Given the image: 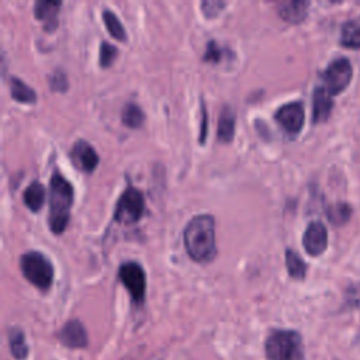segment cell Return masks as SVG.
I'll use <instances>...</instances> for the list:
<instances>
[{
  "instance_id": "6da1fadb",
  "label": "cell",
  "mask_w": 360,
  "mask_h": 360,
  "mask_svg": "<svg viewBox=\"0 0 360 360\" xmlns=\"http://www.w3.org/2000/svg\"><path fill=\"white\" fill-rule=\"evenodd\" d=\"M183 240L188 256L194 262H211L217 253L214 218L208 214L193 217L184 228Z\"/></svg>"
},
{
  "instance_id": "7a4b0ae2",
  "label": "cell",
  "mask_w": 360,
  "mask_h": 360,
  "mask_svg": "<svg viewBox=\"0 0 360 360\" xmlns=\"http://www.w3.org/2000/svg\"><path fill=\"white\" fill-rule=\"evenodd\" d=\"M73 202V187L59 173L55 172L49 183V215L48 224L53 233H62L69 222Z\"/></svg>"
},
{
  "instance_id": "3957f363",
  "label": "cell",
  "mask_w": 360,
  "mask_h": 360,
  "mask_svg": "<svg viewBox=\"0 0 360 360\" xmlns=\"http://www.w3.org/2000/svg\"><path fill=\"white\" fill-rule=\"evenodd\" d=\"M267 360H305L302 339L295 330H273L264 345Z\"/></svg>"
},
{
  "instance_id": "277c9868",
  "label": "cell",
  "mask_w": 360,
  "mask_h": 360,
  "mask_svg": "<svg viewBox=\"0 0 360 360\" xmlns=\"http://www.w3.org/2000/svg\"><path fill=\"white\" fill-rule=\"evenodd\" d=\"M24 277L41 290H46L53 280L52 263L39 252H27L20 259Z\"/></svg>"
},
{
  "instance_id": "5b68a950",
  "label": "cell",
  "mask_w": 360,
  "mask_h": 360,
  "mask_svg": "<svg viewBox=\"0 0 360 360\" xmlns=\"http://www.w3.org/2000/svg\"><path fill=\"white\" fill-rule=\"evenodd\" d=\"M143 195L138 188L128 187L118 198L115 210H114V219L120 224L129 225L136 222L143 214Z\"/></svg>"
},
{
  "instance_id": "8992f818",
  "label": "cell",
  "mask_w": 360,
  "mask_h": 360,
  "mask_svg": "<svg viewBox=\"0 0 360 360\" xmlns=\"http://www.w3.org/2000/svg\"><path fill=\"white\" fill-rule=\"evenodd\" d=\"M352 76L353 68L350 60L346 58H338L332 60L322 73L323 87L330 96H336L349 86Z\"/></svg>"
},
{
  "instance_id": "52a82bcc",
  "label": "cell",
  "mask_w": 360,
  "mask_h": 360,
  "mask_svg": "<svg viewBox=\"0 0 360 360\" xmlns=\"http://www.w3.org/2000/svg\"><path fill=\"white\" fill-rule=\"evenodd\" d=\"M118 277L121 283L125 285L128 292L131 294L132 300L136 302H142L145 298V288H146V278L143 269L135 262H125L120 266Z\"/></svg>"
},
{
  "instance_id": "ba28073f",
  "label": "cell",
  "mask_w": 360,
  "mask_h": 360,
  "mask_svg": "<svg viewBox=\"0 0 360 360\" xmlns=\"http://www.w3.org/2000/svg\"><path fill=\"white\" fill-rule=\"evenodd\" d=\"M276 121L278 125L288 134L295 135L298 134L302 127H304V120H305V111L304 105L301 101H291L284 105H281L276 114H274Z\"/></svg>"
},
{
  "instance_id": "9c48e42d",
  "label": "cell",
  "mask_w": 360,
  "mask_h": 360,
  "mask_svg": "<svg viewBox=\"0 0 360 360\" xmlns=\"http://www.w3.org/2000/svg\"><path fill=\"white\" fill-rule=\"evenodd\" d=\"M302 245L309 256H319L328 248V231L319 221L311 222L302 236Z\"/></svg>"
},
{
  "instance_id": "30bf717a",
  "label": "cell",
  "mask_w": 360,
  "mask_h": 360,
  "mask_svg": "<svg viewBox=\"0 0 360 360\" xmlns=\"http://www.w3.org/2000/svg\"><path fill=\"white\" fill-rule=\"evenodd\" d=\"M72 163L82 172H93L98 165V156L94 148L86 141H77L70 149Z\"/></svg>"
},
{
  "instance_id": "8fae6325",
  "label": "cell",
  "mask_w": 360,
  "mask_h": 360,
  "mask_svg": "<svg viewBox=\"0 0 360 360\" xmlns=\"http://www.w3.org/2000/svg\"><path fill=\"white\" fill-rule=\"evenodd\" d=\"M59 340L72 349L87 346V333L79 321H69L58 333Z\"/></svg>"
},
{
  "instance_id": "7c38bea8",
  "label": "cell",
  "mask_w": 360,
  "mask_h": 360,
  "mask_svg": "<svg viewBox=\"0 0 360 360\" xmlns=\"http://www.w3.org/2000/svg\"><path fill=\"white\" fill-rule=\"evenodd\" d=\"M332 107V96L323 86H318L312 94V121L315 124L326 121L330 115Z\"/></svg>"
},
{
  "instance_id": "4fadbf2b",
  "label": "cell",
  "mask_w": 360,
  "mask_h": 360,
  "mask_svg": "<svg viewBox=\"0 0 360 360\" xmlns=\"http://www.w3.org/2000/svg\"><path fill=\"white\" fill-rule=\"evenodd\" d=\"M308 1L302 0H291V1H283L278 4V15L290 22V24H300L307 18L308 14Z\"/></svg>"
},
{
  "instance_id": "5bb4252c",
  "label": "cell",
  "mask_w": 360,
  "mask_h": 360,
  "mask_svg": "<svg viewBox=\"0 0 360 360\" xmlns=\"http://www.w3.org/2000/svg\"><path fill=\"white\" fill-rule=\"evenodd\" d=\"M60 3L59 1H37L34 6V14L38 20L45 21V30L52 31L58 27V13Z\"/></svg>"
},
{
  "instance_id": "9a60e30c",
  "label": "cell",
  "mask_w": 360,
  "mask_h": 360,
  "mask_svg": "<svg viewBox=\"0 0 360 360\" xmlns=\"http://www.w3.org/2000/svg\"><path fill=\"white\" fill-rule=\"evenodd\" d=\"M235 122V112L229 107H225L218 118V139L221 142H231L233 139Z\"/></svg>"
},
{
  "instance_id": "2e32d148",
  "label": "cell",
  "mask_w": 360,
  "mask_h": 360,
  "mask_svg": "<svg viewBox=\"0 0 360 360\" xmlns=\"http://www.w3.org/2000/svg\"><path fill=\"white\" fill-rule=\"evenodd\" d=\"M24 204L34 212L39 211L45 202V187L39 181H32L22 194Z\"/></svg>"
},
{
  "instance_id": "e0dca14e",
  "label": "cell",
  "mask_w": 360,
  "mask_h": 360,
  "mask_svg": "<svg viewBox=\"0 0 360 360\" xmlns=\"http://www.w3.org/2000/svg\"><path fill=\"white\" fill-rule=\"evenodd\" d=\"M340 44L349 49H360V17L347 21L342 27Z\"/></svg>"
},
{
  "instance_id": "ac0fdd59",
  "label": "cell",
  "mask_w": 360,
  "mask_h": 360,
  "mask_svg": "<svg viewBox=\"0 0 360 360\" xmlns=\"http://www.w3.org/2000/svg\"><path fill=\"white\" fill-rule=\"evenodd\" d=\"M352 212H353V208H352L350 204L343 202V201H338V202L330 204L328 207L326 217H328L330 224H333L336 226H342L350 219Z\"/></svg>"
},
{
  "instance_id": "d6986e66",
  "label": "cell",
  "mask_w": 360,
  "mask_h": 360,
  "mask_svg": "<svg viewBox=\"0 0 360 360\" xmlns=\"http://www.w3.org/2000/svg\"><path fill=\"white\" fill-rule=\"evenodd\" d=\"M10 94L18 103L31 104L37 100L35 91L31 87H28L24 82H21L18 77H10Z\"/></svg>"
},
{
  "instance_id": "ffe728a7",
  "label": "cell",
  "mask_w": 360,
  "mask_h": 360,
  "mask_svg": "<svg viewBox=\"0 0 360 360\" xmlns=\"http://www.w3.org/2000/svg\"><path fill=\"white\" fill-rule=\"evenodd\" d=\"M285 266H287L288 274L292 278L302 280L305 277V274H307V269H308L307 263L292 249H287L285 250Z\"/></svg>"
},
{
  "instance_id": "44dd1931",
  "label": "cell",
  "mask_w": 360,
  "mask_h": 360,
  "mask_svg": "<svg viewBox=\"0 0 360 360\" xmlns=\"http://www.w3.org/2000/svg\"><path fill=\"white\" fill-rule=\"evenodd\" d=\"M103 21H104V25H105L107 31L110 32V35L112 38H115L117 41H125L127 39L125 28L122 27V24L120 22L118 17L111 10L105 8L103 11Z\"/></svg>"
},
{
  "instance_id": "7402d4cb",
  "label": "cell",
  "mask_w": 360,
  "mask_h": 360,
  "mask_svg": "<svg viewBox=\"0 0 360 360\" xmlns=\"http://www.w3.org/2000/svg\"><path fill=\"white\" fill-rule=\"evenodd\" d=\"M121 120L129 128H139L145 120V115L139 105H136L135 103H127L122 108Z\"/></svg>"
},
{
  "instance_id": "603a6c76",
  "label": "cell",
  "mask_w": 360,
  "mask_h": 360,
  "mask_svg": "<svg viewBox=\"0 0 360 360\" xmlns=\"http://www.w3.org/2000/svg\"><path fill=\"white\" fill-rule=\"evenodd\" d=\"M8 342H10V350L13 356L18 360H22L27 357L28 347L25 343L24 333L20 329H11L8 335Z\"/></svg>"
},
{
  "instance_id": "cb8c5ba5",
  "label": "cell",
  "mask_w": 360,
  "mask_h": 360,
  "mask_svg": "<svg viewBox=\"0 0 360 360\" xmlns=\"http://www.w3.org/2000/svg\"><path fill=\"white\" fill-rule=\"evenodd\" d=\"M118 51L115 46H112L111 44H108L107 41H103L100 45V66L101 68H108L117 58Z\"/></svg>"
},
{
  "instance_id": "d4e9b609",
  "label": "cell",
  "mask_w": 360,
  "mask_h": 360,
  "mask_svg": "<svg viewBox=\"0 0 360 360\" xmlns=\"http://www.w3.org/2000/svg\"><path fill=\"white\" fill-rule=\"evenodd\" d=\"M224 7H225V3L224 1H218V0H205V1L201 3L202 14L205 17H208V18L217 17Z\"/></svg>"
},
{
  "instance_id": "484cf974",
  "label": "cell",
  "mask_w": 360,
  "mask_h": 360,
  "mask_svg": "<svg viewBox=\"0 0 360 360\" xmlns=\"http://www.w3.org/2000/svg\"><path fill=\"white\" fill-rule=\"evenodd\" d=\"M222 55H224V49L219 48L217 42L210 41V42L207 44V49H205V52H204L202 59H204L205 62H215V63H217V62L221 60Z\"/></svg>"
},
{
  "instance_id": "4316f807",
  "label": "cell",
  "mask_w": 360,
  "mask_h": 360,
  "mask_svg": "<svg viewBox=\"0 0 360 360\" xmlns=\"http://www.w3.org/2000/svg\"><path fill=\"white\" fill-rule=\"evenodd\" d=\"M201 111H202V117H204V120L201 121L200 143H204V142H205V138H207V111H205V107H204V104H202V103H201Z\"/></svg>"
}]
</instances>
